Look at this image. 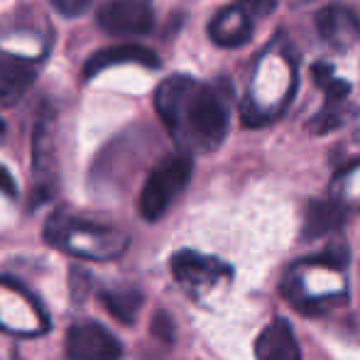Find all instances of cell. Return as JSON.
Masks as SVG:
<instances>
[{"mask_svg":"<svg viewBox=\"0 0 360 360\" xmlns=\"http://www.w3.org/2000/svg\"><path fill=\"white\" fill-rule=\"evenodd\" d=\"M155 105L176 145L186 152H214L226 140L228 105L211 86L191 76H169L157 86Z\"/></svg>","mask_w":360,"mask_h":360,"instance_id":"obj_1","label":"cell"},{"mask_svg":"<svg viewBox=\"0 0 360 360\" xmlns=\"http://www.w3.org/2000/svg\"><path fill=\"white\" fill-rule=\"evenodd\" d=\"M44 240L79 260L108 262L128 250V236L105 223L72 214H54L44 226Z\"/></svg>","mask_w":360,"mask_h":360,"instance_id":"obj_2","label":"cell"},{"mask_svg":"<svg viewBox=\"0 0 360 360\" xmlns=\"http://www.w3.org/2000/svg\"><path fill=\"white\" fill-rule=\"evenodd\" d=\"M191 172H194V162L184 152L165 157L150 172L143 191H140V216L145 221H157L165 216L167 209L176 201V196L186 189Z\"/></svg>","mask_w":360,"mask_h":360,"instance_id":"obj_3","label":"cell"},{"mask_svg":"<svg viewBox=\"0 0 360 360\" xmlns=\"http://www.w3.org/2000/svg\"><path fill=\"white\" fill-rule=\"evenodd\" d=\"M275 8V0H238L226 5L209 22V37L218 47H240L252 37V30L260 18Z\"/></svg>","mask_w":360,"mask_h":360,"instance_id":"obj_4","label":"cell"},{"mask_svg":"<svg viewBox=\"0 0 360 360\" xmlns=\"http://www.w3.org/2000/svg\"><path fill=\"white\" fill-rule=\"evenodd\" d=\"M64 348L69 360H120L123 356L118 338L96 321H84L69 328Z\"/></svg>","mask_w":360,"mask_h":360,"instance_id":"obj_5","label":"cell"},{"mask_svg":"<svg viewBox=\"0 0 360 360\" xmlns=\"http://www.w3.org/2000/svg\"><path fill=\"white\" fill-rule=\"evenodd\" d=\"M98 25L115 37H140L152 30L155 15L145 0H110L98 10Z\"/></svg>","mask_w":360,"mask_h":360,"instance_id":"obj_6","label":"cell"},{"mask_svg":"<svg viewBox=\"0 0 360 360\" xmlns=\"http://www.w3.org/2000/svg\"><path fill=\"white\" fill-rule=\"evenodd\" d=\"M172 272L181 287L191 289V292H201V289H209L216 282H221L231 270L218 257L201 255L196 250H179L172 257Z\"/></svg>","mask_w":360,"mask_h":360,"instance_id":"obj_7","label":"cell"},{"mask_svg":"<svg viewBox=\"0 0 360 360\" xmlns=\"http://www.w3.org/2000/svg\"><path fill=\"white\" fill-rule=\"evenodd\" d=\"M316 30L323 42L333 49H351L360 39L358 15L343 3H331L319 10Z\"/></svg>","mask_w":360,"mask_h":360,"instance_id":"obj_8","label":"cell"},{"mask_svg":"<svg viewBox=\"0 0 360 360\" xmlns=\"http://www.w3.org/2000/svg\"><path fill=\"white\" fill-rule=\"evenodd\" d=\"M37 67L30 54L0 47V103H15L32 86Z\"/></svg>","mask_w":360,"mask_h":360,"instance_id":"obj_9","label":"cell"},{"mask_svg":"<svg viewBox=\"0 0 360 360\" xmlns=\"http://www.w3.org/2000/svg\"><path fill=\"white\" fill-rule=\"evenodd\" d=\"M54 118L52 110H42L37 128H34V155L32 167L37 176V189L49 194L57 179V155H54Z\"/></svg>","mask_w":360,"mask_h":360,"instance_id":"obj_10","label":"cell"},{"mask_svg":"<svg viewBox=\"0 0 360 360\" xmlns=\"http://www.w3.org/2000/svg\"><path fill=\"white\" fill-rule=\"evenodd\" d=\"M255 360H302L292 326L285 319H272L255 341Z\"/></svg>","mask_w":360,"mask_h":360,"instance_id":"obj_11","label":"cell"},{"mask_svg":"<svg viewBox=\"0 0 360 360\" xmlns=\"http://www.w3.org/2000/svg\"><path fill=\"white\" fill-rule=\"evenodd\" d=\"M113 64H143V67H157L160 59L155 57V52H150L147 47L140 44H120V47H110V49H101L94 57L86 62L84 74L86 79L101 74L103 69L113 67Z\"/></svg>","mask_w":360,"mask_h":360,"instance_id":"obj_12","label":"cell"},{"mask_svg":"<svg viewBox=\"0 0 360 360\" xmlns=\"http://www.w3.org/2000/svg\"><path fill=\"white\" fill-rule=\"evenodd\" d=\"M346 218V211H343L341 204L336 201H311L304 214V231L302 236L307 238H321L326 233L336 231L338 226Z\"/></svg>","mask_w":360,"mask_h":360,"instance_id":"obj_13","label":"cell"},{"mask_svg":"<svg viewBox=\"0 0 360 360\" xmlns=\"http://www.w3.org/2000/svg\"><path fill=\"white\" fill-rule=\"evenodd\" d=\"M101 302L108 309V314H113L118 321L123 323H135L140 309H143V294L138 289L120 287V289H103L101 292Z\"/></svg>","mask_w":360,"mask_h":360,"instance_id":"obj_14","label":"cell"},{"mask_svg":"<svg viewBox=\"0 0 360 360\" xmlns=\"http://www.w3.org/2000/svg\"><path fill=\"white\" fill-rule=\"evenodd\" d=\"M314 265H326V267H333V270H338V267H346L348 262V250L346 245H331L323 255L314 257Z\"/></svg>","mask_w":360,"mask_h":360,"instance_id":"obj_15","label":"cell"},{"mask_svg":"<svg viewBox=\"0 0 360 360\" xmlns=\"http://www.w3.org/2000/svg\"><path fill=\"white\" fill-rule=\"evenodd\" d=\"M49 3H52L54 10H59L64 18H79L81 13L89 10V5L94 3V0H49Z\"/></svg>","mask_w":360,"mask_h":360,"instance_id":"obj_16","label":"cell"},{"mask_svg":"<svg viewBox=\"0 0 360 360\" xmlns=\"http://www.w3.org/2000/svg\"><path fill=\"white\" fill-rule=\"evenodd\" d=\"M0 191H3V194H8V196L18 194V186H15L13 176H10L8 172L3 169V167H0Z\"/></svg>","mask_w":360,"mask_h":360,"instance_id":"obj_17","label":"cell"},{"mask_svg":"<svg viewBox=\"0 0 360 360\" xmlns=\"http://www.w3.org/2000/svg\"><path fill=\"white\" fill-rule=\"evenodd\" d=\"M0 133H3V120H0Z\"/></svg>","mask_w":360,"mask_h":360,"instance_id":"obj_18","label":"cell"}]
</instances>
